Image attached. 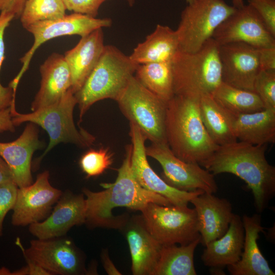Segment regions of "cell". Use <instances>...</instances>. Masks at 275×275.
<instances>
[{"label": "cell", "instance_id": "27", "mask_svg": "<svg viewBox=\"0 0 275 275\" xmlns=\"http://www.w3.org/2000/svg\"><path fill=\"white\" fill-rule=\"evenodd\" d=\"M199 108L203 124L216 145L222 146L237 141L233 129L235 115L221 106L211 94L200 97Z\"/></svg>", "mask_w": 275, "mask_h": 275}, {"label": "cell", "instance_id": "9", "mask_svg": "<svg viewBox=\"0 0 275 275\" xmlns=\"http://www.w3.org/2000/svg\"><path fill=\"white\" fill-rule=\"evenodd\" d=\"M140 211L147 229L161 245H186L201 237L194 208L150 203Z\"/></svg>", "mask_w": 275, "mask_h": 275}, {"label": "cell", "instance_id": "29", "mask_svg": "<svg viewBox=\"0 0 275 275\" xmlns=\"http://www.w3.org/2000/svg\"><path fill=\"white\" fill-rule=\"evenodd\" d=\"M134 76L144 87L166 102L174 96L171 61L139 65Z\"/></svg>", "mask_w": 275, "mask_h": 275}, {"label": "cell", "instance_id": "39", "mask_svg": "<svg viewBox=\"0 0 275 275\" xmlns=\"http://www.w3.org/2000/svg\"><path fill=\"white\" fill-rule=\"evenodd\" d=\"M27 0H0V12L12 14L14 18H19Z\"/></svg>", "mask_w": 275, "mask_h": 275}, {"label": "cell", "instance_id": "33", "mask_svg": "<svg viewBox=\"0 0 275 275\" xmlns=\"http://www.w3.org/2000/svg\"><path fill=\"white\" fill-rule=\"evenodd\" d=\"M254 90L264 108L275 109V70H260L255 80Z\"/></svg>", "mask_w": 275, "mask_h": 275}, {"label": "cell", "instance_id": "5", "mask_svg": "<svg viewBox=\"0 0 275 275\" xmlns=\"http://www.w3.org/2000/svg\"><path fill=\"white\" fill-rule=\"evenodd\" d=\"M218 44L209 39L198 51H178L171 61L174 95L200 98L222 82Z\"/></svg>", "mask_w": 275, "mask_h": 275}, {"label": "cell", "instance_id": "46", "mask_svg": "<svg viewBox=\"0 0 275 275\" xmlns=\"http://www.w3.org/2000/svg\"><path fill=\"white\" fill-rule=\"evenodd\" d=\"M194 0H186V2L187 4H189L193 2Z\"/></svg>", "mask_w": 275, "mask_h": 275}, {"label": "cell", "instance_id": "41", "mask_svg": "<svg viewBox=\"0 0 275 275\" xmlns=\"http://www.w3.org/2000/svg\"><path fill=\"white\" fill-rule=\"evenodd\" d=\"M100 257L103 268L108 274H121L110 259L107 250L104 249L102 251Z\"/></svg>", "mask_w": 275, "mask_h": 275}, {"label": "cell", "instance_id": "12", "mask_svg": "<svg viewBox=\"0 0 275 275\" xmlns=\"http://www.w3.org/2000/svg\"><path fill=\"white\" fill-rule=\"evenodd\" d=\"M146 153L157 160L163 170V179L170 186L185 191L201 190L214 194L218 186L214 175L198 163L185 162L177 157L168 143H153Z\"/></svg>", "mask_w": 275, "mask_h": 275}, {"label": "cell", "instance_id": "43", "mask_svg": "<svg viewBox=\"0 0 275 275\" xmlns=\"http://www.w3.org/2000/svg\"><path fill=\"white\" fill-rule=\"evenodd\" d=\"M233 6L235 8H239L244 5L243 0H232Z\"/></svg>", "mask_w": 275, "mask_h": 275}, {"label": "cell", "instance_id": "26", "mask_svg": "<svg viewBox=\"0 0 275 275\" xmlns=\"http://www.w3.org/2000/svg\"><path fill=\"white\" fill-rule=\"evenodd\" d=\"M239 141L255 145L275 142V109L262 110L236 115L233 124Z\"/></svg>", "mask_w": 275, "mask_h": 275}, {"label": "cell", "instance_id": "45", "mask_svg": "<svg viewBox=\"0 0 275 275\" xmlns=\"http://www.w3.org/2000/svg\"><path fill=\"white\" fill-rule=\"evenodd\" d=\"M124 1L127 2L129 6L132 7L134 5L135 0H124Z\"/></svg>", "mask_w": 275, "mask_h": 275}, {"label": "cell", "instance_id": "18", "mask_svg": "<svg viewBox=\"0 0 275 275\" xmlns=\"http://www.w3.org/2000/svg\"><path fill=\"white\" fill-rule=\"evenodd\" d=\"M39 139L38 125L29 122L21 134L11 142H0V155L10 169L14 182L18 187L33 183L32 158L35 151L42 148Z\"/></svg>", "mask_w": 275, "mask_h": 275}, {"label": "cell", "instance_id": "6", "mask_svg": "<svg viewBox=\"0 0 275 275\" xmlns=\"http://www.w3.org/2000/svg\"><path fill=\"white\" fill-rule=\"evenodd\" d=\"M77 104L71 89L57 103L28 114H20L16 110L11 112L14 125L32 122L47 131L49 142L37 164L52 148L58 144L71 143L81 148L91 146L95 140L92 134L82 128L78 129L73 120V111Z\"/></svg>", "mask_w": 275, "mask_h": 275}, {"label": "cell", "instance_id": "28", "mask_svg": "<svg viewBox=\"0 0 275 275\" xmlns=\"http://www.w3.org/2000/svg\"><path fill=\"white\" fill-rule=\"evenodd\" d=\"M201 237L186 245H162L153 275H196L194 254Z\"/></svg>", "mask_w": 275, "mask_h": 275}, {"label": "cell", "instance_id": "10", "mask_svg": "<svg viewBox=\"0 0 275 275\" xmlns=\"http://www.w3.org/2000/svg\"><path fill=\"white\" fill-rule=\"evenodd\" d=\"M17 244L25 259L29 260L52 274L80 275L88 274L85 256L72 240L65 236L30 241L25 249L20 240Z\"/></svg>", "mask_w": 275, "mask_h": 275}, {"label": "cell", "instance_id": "17", "mask_svg": "<svg viewBox=\"0 0 275 275\" xmlns=\"http://www.w3.org/2000/svg\"><path fill=\"white\" fill-rule=\"evenodd\" d=\"M86 205L83 194L62 193L50 214L43 221L29 225L30 233L38 239L65 236L75 226L85 224Z\"/></svg>", "mask_w": 275, "mask_h": 275}, {"label": "cell", "instance_id": "3", "mask_svg": "<svg viewBox=\"0 0 275 275\" xmlns=\"http://www.w3.org/2000/svg\"><path fill=\"white\" fill-rule=\"evenodd\" d=\"M199 98L174 96L167 102L166 133L168 144L180 159L200 165L218 147L202 121Z\"/></svg>", "mask_w": 275, "mask_h": 275}, {"label": "cell", "instance_id": "30", "mask_svg": "<svg viewBox=\"0 0 275 275\" xmlns=\"http://www.w3.org/2000/svg\"><path fill=\"white\" fill-rule=\"evenodd\" d=\"M211 95L221 106L235 116L264 108L256 93L233 87L223 81Z\"/></svg>", "mask_w": 275, "mask_h": 275}, {"label": "cell", "instance_id": "15", "mask_svg": "<svg viewBox=\"0 0 275 275\" xmlns=\"http://www.w3.org/2000/svg\"><path fill=\"white\" fill-rule=\"evenodd\" d=\"M212 38L218 45L243 42L257 48L275 46V38L249 4L236 8L217 28Z\"/></svg>", "mask_w": 275, "mask_h": 275}, {"label": "cell", "instance_id": "44", "mask_svg": "<svg viewBox=\"0 0 275 275\" xmlns=\"http://www.w3.org/2000/svg\"><path fill=\"white\" fill-rule=\"evenodd\" d=\"M0 274L13 275V272L10 271L9 269L6 268H0Z\"/></svg>", "mask_w": 275, "mask_h": 275}, {"label": "cell", "instance_id": "42", "mask_svg": "<svg viewBox=\"0 0 275 275\" xmlns=\"http://www.w3.org/2000/svg\"><path fill=\"white\" fill-rule=\"evenodd\" d=\"M14 182L10 169L0 155V184Z\"/></svg>", "mask_w": 275, "mask_h": 275}, {"label": "cell", "instance_id": "38", "mask_svg": "<svg viewBox=\"0 0 275 275\" xmlns=\"http://www.w3.org/2000/svg\"><path fill=\"white\" fill-rule=\"evenodd\" d=\"M260 70H275V46L258 48Z\"/></svg>", "mask_w": 275, "mask_h": 275}, {"label": "cell", "instance_id": "2", "mask_svg": "<svg viewBox=\"0 0 275 275\" xmlns=\"http://www.w3.org/2000/svg\"><path fill=\"white\" fill-rule=\"evenodd\" d=\"M266 149L267 145L236 141L219 146L200 166L213 175L230 173L243 180L251 190L255 207L260 213L275 195V167L266 159Z\"/></svg>", "mask_w": 275, "mask_h": 275}, {"label": "cell", "instance_id": "25", "mask_svg": "<svg viewBox=\"0 0 275 275\" xmlns=\"http://www.w3.org/2000/svg\"><path fill=\"white\" fill-rule=\"evenodd\" d=\"M178 51L176 31L167 25L157 24L154 31L139 43L129 56L133 62L141 65L172 61Z\"/></svg>", "mask_w": 275, "mask_h": 275}, {"label": "cell", "instance_id": "37", "mask_svg": "<svg viewBox=\"0 0 275 275\" xmlns=\"http://www.w3.org/2000/svg\"><path fill=\"white\" fill-rule=\"evenodd\" d=\"M108 0H63L66 10L96 17L101 5Z\"/></svg>", "mask_w": 275, "mask_h": 275}, {"label": "cell", "instance_id": "22", "mask_svg": "<svg viewBox=\"0 0 275 275\" xmlns=\"http://www.w3.org/2000/svg\"><path fill=\"white\" fill-rule=\"evenodd\" d=\"M104 46L102 30L98 29L81 37L73 48L65 52L64 57L70 72L71 90L74 94L97 64Z\"/></svg>", "mask_w": 275, "mask_h": 275}, {"label": "cell", "instance_id": "8", "mask_svg": "<svg viewBox=\"0 0 275 275\" xmlns=\"http://www.w3.org/2000/svg\"><path fill=\"white\" fill-rule=\"evenodd\" d=\"M236 9L224 0H194L187 4L175 30L179 51L194 52L199 50Z\"/></svg>", "mask_w": 275, "mask_h": 275}, {"label": "cell", "instance_id": "19", "mask_svg": "<svg viewBox=\"0 0 275 275\" xmlns=\"http://www.w3.org/2000/svg\"><path fill=\"white\" fill-rule=\"evenodd\" d=\"M127 241L134 275H153L161 248L147 229L142 215L129 216L120 229Z\"/></svg>", "mask_w": 275, "mask_h": 275}, {"label": "cell", "instance_id": "11", "mask_svg": "<svg viewBox=\"0 0 275 275\" xmlns=\"http://www.w3.org/2000/svg\"><path fill=\"white\" fill-rule=\"evenodd\" d=\"M112 24L110 18H97L87 15L74 13L54 20L39 21L25 29L34 37L31 48L20 59L22 66L16 76L9 86L16 92L19 82L28 70L30 62L36 50L45 42L53 38L71 35L86 36L94 31L109 27Z\"/></svg>", "mask_w": 275, "mask_h": 275}, {"label": "cell", "instance_id": "40", "mask_svg": "<svg viewBox=\"0 0 275 275\" xmlns=\"http://www.w3.org/2000/svg\"><path fill=\"white\" fill-rule=\"evenodd\" d=\"M15 130V126L12 122L10 107L0 111V133L5 131L13 132Z\"/></svg>", "mask_w": 275, "mask_h": 275}, {"label": "cell", "instance_id": "23", "mask_svg": "<svg viewBox=\"0 0 275 275\" xmlns=\"http://www.w3.org/2000/svg\"><path fill=\"white\" fill-rule=\"evenodd\" d=\"M244 231L242 252L240 260L227 266L231 275H274V272L262 254L257 241L259 233L264 232L261 215L255 213L251 216L244 214L242 217Z\"/></svg>", "mask_w": 275, "mask_h": 275}, {"label": "cell", "instance_id": "36", "mask_svg": "<svg viewBox=\"0 0 275 275\" xmlns=\"http://www.w3.org/2000/svg\"><path fill=\"white\" fill-rule=\"evenodd\" d=\"M18 188L14 182L0 184V237L3 235L5 217L14 206Z\"/></svg>", "mask_w": 275, "mask_h": 275}, {"label": "cell", "instance_id": "31", "mask_svg": "<svg viewBox=\"0 0 275 275\" xmlns=\"http://www.w3.org/2000/svg\"><path fill=\"white\" fill-rule=\"evenodd\" d=\"M66 10L63 0H27L19 18L25 28L35 22L61 18Z\"/></svg>", "mask_w": 275, "mask_h": 275}, {"label": "cell", "instance_id": "35", "mask_svg": "<svg viewBox=\"0 0 275 275\" xmlns=\"http://www.w3.org/2000/svg\"><path fill=\"white\" fill-rule=\"evenodd\" d=\"M257 12L265 26L275 38V0H248Z\"/></svg>", "mask_w": 275, "mask_h": 275}, {"label": "cell", "instance_id": "20", "mask_svg": "<svg viewBox=\"0 0 275 275\" xmlns=\"http://www.w3.org/2000/svg\"><path fill=\"white\" fill-rule=\"evenodd\" d=\"M190 203L194 206L197 214L200 243L203 246L225 234L234 214L228 199L203 192Z\"/></svg>", "mask_w": 275, "mask_h": 275}, {"label": "cell", "instance_id": "7", "mask_svg": "<svg viewBox=\"0 0 275 275\" xmlns=\"http://www.w3.org/2000/svg\"><path fill=\"white\" fill-rule=\"evenodd\" d=\"M120 111L146 140L168 143L166 133L167 102L144 87L133 76L116 101Z\"/></svg>", "mask_w": 275, "mask_h": 275}, {"label": "cell", "instance_id": "24", "mask_svg": "<svg viewBox=\"0 0 275 275\" xmlns=\"http://www.w3.org/2000/svg\"><path fill=\"white\" fill-rule=\"evenodd\" d=\"M244 239L242 218L234 214L225 234L205 247L201 259L206 266L223 268L232 265L240 259Z\"/></svg>", "mask_w": 275, "mask_h": 275}, {"label": "cell", "instance_id": "13", "mask_svg": "<svg viewBox=\"0 0 275 275\" xmlns=\"http://www.w3.org/2000/svg\"><path fill=\"white\" fill-rule=\"evenodd\" d=\"M49 177V171H45L31 185L18 188L12 209L13 225H30L43 221L50 214L63 192L50 184Z\"/></svg>", "mask_w": 275, "mask_h": 275}, {"label": "cell", "instance_id": "21", "mask_svg": "<svg viewBox=\"0 0 275 275\" xmlns=\"http://www.w3.org/2000/svg\"><path fill=\"white\" fill-rule=\"evenodd\" d=\"M40 86L31 104L33 112L52 105L71 87L70 72L64 55L53 53L40 67Z\"/></svg>", "mask_w": 275, "mask_h": 275}, {"label": "cell", "instance_id": "1", "mask_svg": "<svg viewBox=\"0 0 275 275\" xmlns=\"http://www.w3.org/2000/svg\"><path fill=\"white\" fill-rule=\"evenodd\" d=\"M131 151V144L126 148L124 159L114 183L102 184L105 189L100 191L82 189L86 205L85 224L89 227L120 230L129 215L125 213L114 215L113 210L116 208L140 211L150 203L172 205L164 197L144 188L135 180L130 166Z\"/></svg>", "mask_w": 275, "mask_h": 275}, {"label": "cell", "instance_id": "4", "mask_svg": "<svg viewBox=\"0 0 275 275\" xmlns=\"http://www.w3.org/2000/svg\"><path fill=\"white\" fill-rule=\"evenodd\" d=\"M139 65L116 47L105 45L97 64L74 94L79 111V123L96 102L105 99L116 101Z\"/></svg>", "mask_w": 275, "mask_h": 275}, {"label": "cell", "instance_id": "14", "mask_svg": "<svg viewBox=\"0 0 275 275\" xmlns=\"http://www.w3.org/2000/svg\"><path fill=\"white\" fill-rule=\"evenodd\" d=\"M129 124L132 146L131 169L134 177L142 187L164 197L172 205L180 206H188L194 198L204 192L201 190L182 191L167 183L148 162L145 144L146 139L135 125Z\"/></svg>", "mask_w": 275, "mask_h": 275}, {"label": "cell", "instance_id": "32", "mask_svg": "<svg viewBox=\"0 0 275 275\" xmlns=\"http://www.w3.org/2000/svg\"><path fill=\"white\" fill-rule=\"evenodd\" d=\"M113 163V154L108 148L90 149L80 158L79 166L87 178L102 174Z\"/></svg>", "mask_w": 275, "mask_h": 275}, {"label": "cell", "instance_id": "16", "mask_svg": "<svg viewBox=\"0 0 275 275\" xmlns=\"http://www.w3.org/2000/svg\"><path fill=\"white\" fill-rule=\"evenodd\" d=\"M222 81L254 92V84L260 71L258 48L243 42L218 46Z\"/></svg>", "mask_w": 275, "mask_h": 275}, {"label": "cell", "instance_id": "34", "mask_svg": "<svg viewBox=\"0 0 275 275\" xmlns=\"http://www.w3.org/2000/svg\"><path fill=\"white\" fill-rule=\"evenodd\" d=\"M14 16L5 11L0 13V72L5 57L4 36L5 30L9 25ZM15 106V94L10 87H5L0 81V111Z\"/></svg>", "mask_w": 275, "mask_h": 275}]
</instances>
